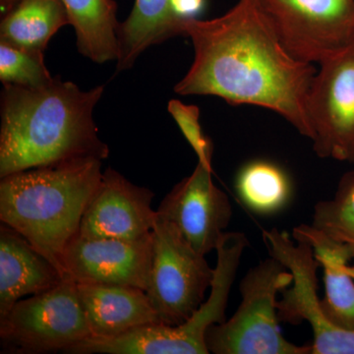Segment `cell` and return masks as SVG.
Listing matches in <instances>:
<instances>
[{
  "mask_svg": "<svg viewBox=\"0 0 354 354\" xmlns=\"http://www.w3.org/2000/svg\"><path fill=\"white\" fill-rule=\"evenodd\" d=\"M183 31L194 60L174 87L176 94L271 109L313 140L306 104L316 68L291 57L259 0H239L215 19L186 20Z\"/></svg>",
  "mask_w": 354,
  "mask_h": 354,
  "instance_id": "obj_1",
  "label": "cell"
},
{
  "mask_svg": "<svg viewBox=\"0 0 354 354\" xmlns=\"http://www.w3.org/2000/svg\"><path fill=\"white\" fill-rule=\"evenodd\" d=\"M104 86L81 90L59 76L41 88L3 85L0 178L27 169L84 158H109L94 109Z\"/></svg>",
  "mask_w": 354,
  "mask_h": 354,
  "instance_id": "obj_2",
  "label": "cell"
},
{
  "mask_svg": "<svg viewBox=\"0 0 354 354\" xmlns=\"http://www.w3.org/2000/svg\"><path fill=\"white\" fill-rule=\"evenodd\" d=\"M102 164L97 158H84L1 178V223L23 235L64 274L65 248L78 234L101 184Z\"/></svg>",
  "mask_w": 354,
  "mask_h": 354,
  "instance_id": "obj_3",
  "label": "cell"
},
{
  "mask_svg": "<svg viewBox=\"0 0 354 354\" xmlns=\"http://www.w3.org/2000/svg\"><path fill=\"white\" fill-rule=\"evenodd\" d=\"M250 242L243 232H225L220 239L211 292L189 320L171 327L142 326L113 337H88L67 349L72 354H208L206 333L227 320L225 311L244 251Z\"/></svg>",
  "mask_w": 354,
  "mask_h": 354,
  "instance_id": "obj_4",
  "label": "cell"
},
{
  "mask_svg": "<svg viewBox=\"0 0 354 354\" xmlns=\"http://www.w3.org/2000/svg\"><path fill=\"white\" fill-rule=\"evenodd\" d=\"M290 270L270 256L242 278L241 302L232 318L206 333L209 353L215 354H312L311 346H297L279 328L277 295L292 283Z\"/></svg>",
  "mask_w": 354,
  "mask_h": 354,
  "instance_id": "obj_5",
  "label": "cell"
},
{
  "mask_svg": "<svg viewBox=\"0 0 354 354\" xmlns=\"http://www.w3.org/2000/svg\"><path fill=\"white\" fill-rule=\"evenodd\" d=\"M88 337L78 286L67 276L55 288L20 299L0 318V337L10 353H65Z\"/></svg>",
  "mask_w": 354,
  "mask_h": 354,
  "instance_id": "obj_6",
  "label": "cell"
},
{
  "mask_svg": "<svg viewBox=\"0 0 354 354\" xmlns=\"http://www.w3.org/2000/svg\"><path fill=\"white\" fill-rule=\"evenodd\" d=\"M147 295L162 325H181L194 315L211 288L214 269L169 221L158 216Z\"/></svg>",
  "mask_w": 354,
  "mask_h": 354,
  "instance_id": "obj_7",
  "label": "cell"
},
{
  "mask_svg": "<svg viewBox=\"0 0 354 354\" xmlns=\"http://www.w3.org/2000/svg\"><path fill=\"white\" fill-rule=\"evenodd\" d=\"M263 239L270 256L293 276L292 283L281 291L283 297L277 302L279 321L291 325L309 323L313 332L312 354H354V330L333 325L321 309L317 277L321 265L312 247L278 228L264 230Z\"/></svg>",
  "mask_w": 354,
  "mask_h": 354,
  "instance_id": "obj_8",
  "label": "cell"
},
{
  "mask_svg": "<svg viewBox=\"0 0 354 354\" xmlns=\"http://www.w3.org/2000/svg\"><path fill=\"white\" fill-rule=\"evenodd\" d=\"M291 57L322 64L354 41V0H259Z\"/></svg>",
  "mask_w": 354,
  "mask_h": 354,
  "instance_id": "obj_9",
  "label": "cell"
},
{
  "mask_svg": "<svg viewBox=\"0 0 354 354\" xmlns=\"http://www.w3.org/2000/svg\"><path fill=\"white\" fill-rule=\"evenodd\" d=\"M320 65L306 104L314 151L320 158L354 162V41Z\"/></svg>",
  "mask_w": 354,
  "mask_h": 354,
  "instance_id": "obj_10",
  "label": "cell"
},
{
  "mask_svg": "<svg viewBox=\"0 0 354 354\" xmlns=\"http://www.w3.org/2000/svg\"><path fill=\"white\" fill-rule=\"evenodd\" d=\"M211 167L198 162L160 202L158 216L169 221L197 252L206 256L216 250L232 221L227 195L216 187Z\"/></svg>",
  "mask_w": 354,
  "mask_h": 354,
  "instance_id": "obj_11",
  "label": "cell"
},
{
  "mask_svg": "<svg viewBox=\"0 0 354 354\" xmlns=\"http://www.w3.org/2000/svg\"><path fill=\"white\" fill-rule=\"evenodd\" d=\"M152 234L140 241L86 239L77 234L62 258L65 276L77 283H104L148 290Z\"/></svg>",
  "mask_w": 354,
  "mask_h": 354,
  "instance_id": "obj_12",
  "label": "cell"
},
{
  "mask_svg": "<svg viewBox=\"0 0 354 354\" xmlns=\"http://www.w3.org/2000/svg\"><path fill=\"white\" fill-rule=\"evenodd\" d=\"M155 194L109 167L88 203L78 234L86 239L140 241L152 234L158 218Z\"/></svg>",
  "mask_w": 354,
  "mask_h": 354,
  "instance_id": "obj_13",
  "label": "cell"
},
{
  "mask_svg": "<svg viewBox=\"0 0 354 354\" xmlns=\"http://www.w3.org/2000/svg\"><path fill=\"white\" fill-rule=\"evenodd\" d=\"M64 274L23 235L0 225V318L26 295L55 288Z\"/></svg>",
  "mask_w": 354,
  "mask_h": 354,
  "instance_id": "obj_14",
  "label": "cell"
},
{
  "mask_svg": "<svg viewBox=\"0 0 354 354\" xmlns=\"http://www.w3.org/2000/svg\"><path fill=\"white\" fill-rule=\"evenodd\" d=\"M92 337H113L160 324L146 291L132 286L77 283Z\"/></svg>",
  "mask_w": 354,
  "mask_h": 354,
  "instance_id": "obj_15",
  "label": "cell"
},
{
  "mask_svg": "<svg viewBox=\"0 0 354 354\" xmlns=\"http://www.w3.org/2000/svg\"><path fill=\"white\" fill-rule=\"evenodd\" d=\"M291 236L309 244L323 268L325 297L320 300V307L324 315L333 325L354 330L353 260L348 248L306 223L293 227Z\"/></svg>",
  "mask_w": 354,
  "mask_h": 354,
  "instance_id": "obj_16",
  "label": "cell"
},
{
  "mask_svg": "<svg viewBox=\"0 0 354 354\" xmlns=\"http://www.w3.org/2000/svg\"><path fill=\"white\" fill-rule=\"evenodd\" d=\"M183 27L172 12L171 0H135L131 13L118 28L116 72L131 68L150 46L184 36Z\"/></svg>",
  "mask_w": 354,
  "mask_h": 354,
  "instance_id": "obj_17",
  "label": "cell"
},
{
  "mask_svg": "<svg viewBox=\"0 0 354 354\" xmlns=\"http://www.w3.org/2000/svg\"><path fill=\"white\" fill-rule=\"evenodd\" d=\"M79 53L95 64L118 59V4L114 0H62Z\"/></svg>",
  "mask_w": 354,
  "mask_h": 354,
  "instance_id": "obj_18",
  "label": "cell"
},
{
  "mask_svg": "<svg viewBox=\"0 0 354 354\" xmlns=\"http://www.w3.org/2000/svg\"><path fill=\"white\" fill-rule=\"evenodd\" d=\"M1 18L0 41L44 53L58 30L70 25L62 0H20Z\"/></svg>",
  "mask_w": 354,
  "mask_h": 354,
  "instance_id": "obj_19",
  "label": "cell"
},
{
  "mask_svg": "<svg viewBox=\"0 0 354 354\" xmlns=\"http://www.w3.org/2000/svg\"><path fill=\"white\" fill-rule=\"evenodd\" d=\"M235 188L247 208L258 215L278 213L291 196V183L286 172L266 160H256L242 167Z\"/></svg>",
  "mask_w": 354,
  "mask_h": 354,
  "instance_id": "obj_20",
  "label": "cell"
},
{
  "mask_svg": "<svg viewBox=\"0 0 354 354\" xmlns=\"http://www.w3.org/2000/svg\"><path fill=\"white\" fill-rule=\"evenodd\" d=\"M310 225L346 246L354 263V171L342 177L332 199L317 203Z\"/></svg>",
  "mask_w": 354,
  "mask_h": 354,
  "instance_id": "obj_21",
  "label": "cell"
},
{
  "mask_svg": "<svg viewBox=\"0 0 354 354\" xmlns=\"http://www.w3.org/2000/svg\"><path fill=\"white\" fill-rule=\"evenodd\" d=\"M53 80L44 64V51L0 41V81L3 85L41 88Z\"/></svg>",
  "mask_w": 354,
  "mask_h": 354,
  "instance_id": "obj_22",
  "label": "cell"
},
{
  "mask_svg": "<svg viewBox=\"0 0 354 354\" xmlns=\"http://www.w3.org/2000/svg\"><path fill=\"white\" fill-rule=\"evenodd\" d=\"M181 132L192 147L198 157V162L212 169L214 145L212 140L203 132L200 124V109L192 104H185L179 100H171L167 106Z\"/></svg>",
  "mask_w": 354,
  "mask_h": 354,
  "instance_id": "obj_23",
  "label": "cell"
},
{
  "mask_svg": "<svg viewBox=\"0 0 354 354\" xmlns=\"http://www.w3.org/2000/svg\"><path fill=\"white\" fill-rule=\"evenodd\" d=\"M171 10L181 22L197 18L205 6V0H171Z\"/></svg>",
  "mask_w": 354,
  "mask_h": 354,
  "instance_id": "obj_24",
  "label": "cell"
},
{
  "mask_svg": "<svg viewBox=\"0 0 354 354\" xmlns=\"http://www.w3.org/2000/svg\"><path fill=\"white\" fill-rule=\"evenodd\" d=\"M19 1L20 0H0V14H1V17L10 12Z\"/></svg>",
  "mask_w": 354,
  "mask_h": 354,
  "instance_id": "obj_25",
  "label": "cell"
},
{
  "mask_svg": "<svg viewBox=\"0 0 354 354\" xmlns=\"http://www.w3.org/2000/svg\"><path fill=\"white\" fill-rule=\"evenodd\" d=\"M351 276L354 279V265H351Z\"/></svg>",
  "mask_w": 354,
  "mask_h": 354,
  "instance_id": "obj_26",
  "label": "cell"
}]
</instances>
